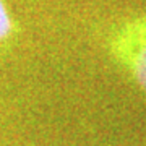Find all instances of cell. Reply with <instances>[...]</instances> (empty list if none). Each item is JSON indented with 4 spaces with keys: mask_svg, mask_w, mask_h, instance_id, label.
Returning a JSON list of instances; mask_svg holds the SVG:
<instances>
[{
    "mask_svg": "<svg viewBox=\"0 0 146 146\" xmlns=\"http://www.w3.org/2000/svg\"><path fill=\"white\" fill-rule=\"evenodd\" d=\"M117 52L146 91V25H130L117 39Z\"/></svg>",
    "mask_w": 146,
    "mask_h": 146,
    "instance_id": "1",
    "label": "cell"
},
{
    "mask_svg": "<svg viewBox=\"0 0 146 146\" xmlns=\"http://www.w3.org/2000/svg\"><path fill=\"white\" fill-rule=\"evenodd\" d=\"M13 33V21L5 2L0 0V41H5Z\"/></svg>",
    "mask_w": 146,
    "mask_h": 146,
    "instance_id": "2",
    "label": "cell"
}]
</instances>
